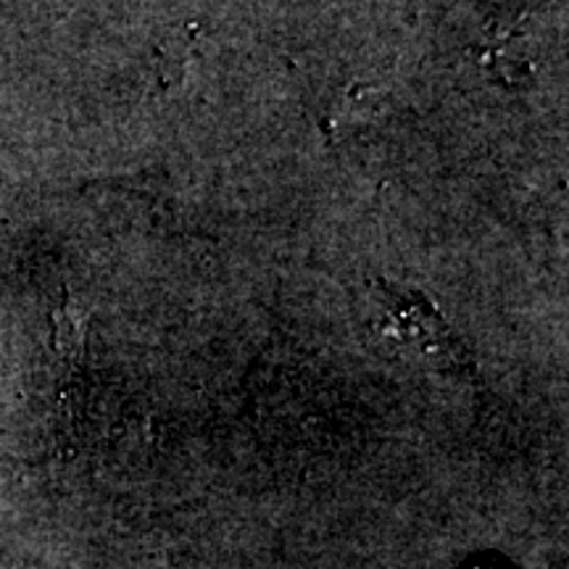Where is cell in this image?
I'll return each instance as SVG.
<instances>
[{
    "label": "cell",
    "mask_w": 569,
    "mask_h": 569,
    "mask_svg": "<svg viewBox=\"0 0 569 569\" xmlns=\"http://www.w3.org/2000/svg\"><path fill=\"white\" fill-rule=\"evenodd\" d=\"M380 322L377 332L396 351L407 353L419 365L453 375H475V361L457 332L446 325L440 311L419 293H401L393 284L377 282Z\"/></svg>",
    "instance_id": "obj_1"
},
{
    "label": "cell",
    "mask_w": 569,
    "mask_h": 569,
    "mask_svg": "<svg viewBox=\"0 0 569 569\" xmlns=\"http://www.w3.org/2000/svg\"><path fill=\"white\" fill-rule=\"evenodd\" d=\"M82 340H84V322L77 306L63 303L56 311V351L69 367L82 356Z\"/></svg>",
    "instance_id": "obj_2"
}]
</instances>
